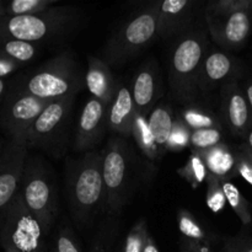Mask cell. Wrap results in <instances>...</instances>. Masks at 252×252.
Masks as SVG:
<instances>
[{
    "label": "cell",
    "mask_w": 252,
    "mask_h": 252,
    "mask_svg": "<svg viewBox=\"0 0 252 252\" xmlns=\"http://www.w3.org/2000/svg\"><path fill=\"white\" fill-rule=\"evenodd\" d=\"M53 252H81L73 229L63 225L54 236Z\"/></svg>",
    "instance_id": "e575fe53"
},
{
    "label": "cell",
    "mask_w": 252,
    "mask_h": 252,
    "mask_svg": "<svg viewBox=\"0 0 252 252\" xmlns=\"http://www.w3.org/2000/svg\"><path fill=\"white\" fill-rule=\"evenodd\" d=\"M148 236H149V233H148L147 220L140 219L128 233L123 244L122 252H143Z\"/></svg>",
    "instance_id": "1f68e13d"
},
{
    "label": "cell",
    "mask_w": 252,
    "mask_h": 252,
    "mask_svg": "<svg viewBox=\"0 0 252 252\" xmlns=\"http://www.w3.org/2000/svg\"><path fill=\"white\" fill-rule=\"evenodd\" d=\"M79 20V9L74 6H53L41 14L0 17V39L39 46L68 36L76 29Z\"/></svg>",
    "instance_id": "277c9868"
},
{
    "label": "cell",
    "mask_w": 252,
    "mask_h": 252,
    "mask_svg": "<svg viewBox=\"0 0 252 252\" xmlns=\"http://www.w3.org/2000/svg\"><path fill=\"white\" fill-rule=\"evenodd\" d=\"M194 2L191 0H165L154 2L153 11L158 19L160 38H170L186 33L192 22Z\"/></svg>",
    "instance_id": "e0dca14e"
},
{
    "label": "cell",
    "mask_w": 252,
    "mask_h": 252,
    "mask_svg": "<svg viewBox=\"0 0 252 252\" xmlns=\"http://www.w3.org/2000/svg\"><path fill=\"white\" fill-rule=\"evenodd\" d=\"M46 238L41 223L29 211L20 193L0 226V245L4 251L48 252Z\"/></svg>",
    "instance_id": "9c48e42d"
},
{
    "label": "cell",
    "mask_w": 252,
    "mask_h": 252,
    "mask_svg": "<svg viewBox=\"0 0 252 252\" xmlns=\"http://www.w3.org/2000/svg\"><path fill=\"white\" fill-rule=\"evenodd\" d=\"M135 112L130 88L118 81L117 93L108 108V129L123 138L130 137Z\"/></svg>",
    "instance_id": "d6986e66"
},
{
    "label": "cell",
    "mask_w": 252,
    "mask_h": 252,
    "mask_svg": "<svg viewBox=\"0 0 252 252\" xmlns=\"http://www.w3.org/2000/svg\"><path fill=\"white\" fill-rule=\"evenodd\" d=\"M179 118L186 125V127L191 132L198 129H207V128L224 129V126L219 118L218 113H214L211 108L196 102L185 105L180 112Z\"/></svg>",
    "instance_id": "7402d4cb"
},
{
    "label": "cell",
    "mask_w": 252,
    "mask_h": 252,
    "mask_svg": "<svg viewBox=\"0 0 252 252\" xmlns=\"http://www.w3.org/2000/svg\"><path fill=\"white\" fill-rule=\"evenodd\" d=\"M224 193H225L226 202L231 207L238 218L240 219L244 225H250L252 223V213H251V204L249 203L248 199L243 196L240 189L230 181H223Z\"/></svg>",
    "instance_id": "83f0119b"
},
{
    "label": "cell",
    "mask_w": 252,
    "mask_h": 252,
    "mask_svg": "<svg viewBox=\"0 0 252 252\" xmlns=\"http://www.w3.org/2000/svg\"><path fill=\"white\" fill-rule=\"evenodd\" d=\"M20 66H21L20 63H17V62L12 61V59L0 54V78L5 79L6 76H9L10 74L16 71Z\"/></svg>",
    "instance_id": "8d00e7d4"
},
{
    "label": "cell",
    "mask_w": 252,
    "mask_h": 252,
    "mask_svg": "<svg viewBox=\"0 0 252 252\" xmlns=\"http://www.w3.org/2000/svg\"><path fill=\"white\" fill-rule=\"evenodd\" d=\"M218 252H231L230 250H229V249L228 248H226V246L225 245H224V248L223 249H221V250L220 251H218Z\"/></svg>",
    "instance_id": "ee69618b"
},
{
    "label": "cell",
    "mask_w": 252,
    "mask_h": 252,
    "mask_svg": "<svg viewBox=\"0 0 252 252\" xmlns=\"http://www.w3.org/2000/svg\"><path fill=\"white\" fill-rule=\"evenodd\" d=\"M241 10H250V0H216L207 5L206 16L223 17Z\"/></svg>",
    "instance_id": "4dcf8cb0"
},
{
    "label": "cell",
    "mask_w": 252,
    "mask_h": 252,
    "mask_svg": "<svg viewBox=\"0 0 252 252\" xmlns=\"http://www.w3.org/2000/svg\"><path fill=\"white\" fill-rule=\"evenodd\" d=\"M180 252H194V251L192 250V249H189L184 241H181V243H180Z\"/></svg>",
    "instance_id": "60d3db41"
},
{
    "label": "cell",
    "mask_w": 252,
    "mask_h": 252,
    "mask_svg": "<svg viewBox=\"0 0 252 252\" xmlns=\"http://www.w3.org/2000/svg\"><path fill=\"white\" fill-rule=\"evenodd\" d=\"M189 140H191V130L180 118H175L174 127L167 142V152H181L186 148H189Z\"/></svg>",
    "instance_id": "d6a6232c"
},
{
    "label": "cell",
    "mask_w": 252,
    "mask_h": 252,
    "mask_svg": "<svg viewBox=\"0 0 252 252\" xmlns=\"http://www.w3.org/2000/svg\"><path fill=\"white\" fill-rule=\"evenodd\" d=\"M208 169L209 175L223 181L238 176L235 161V152L226 143H220L216 147L199 153Z\"/></svg>",
    "instance_id": "ffe728a7"
},
{
    "label": "cell",
    "mask_w": 252,
    "mask_h": 252,
    "mask_svg": "<svg viewBox=\"0 0 252 252\" xmlns=\"http://www.w3.org/2000/svg\"><path fill=\"white\" fill-rule=\"evenodd\" d=\"M85 86L91 94V97H95L110 107L117 93L118 81L113 76L111 66L103 59L90 56L85 73Z\"/></svg>",
    "instance_id": "ac0fdd59"
},
{
    "label": "cell",
    "mask_w": 252,
    "mask_h": 252,
    "mask_svg": "<svg viewBox=\"0 0 252 252\" xmlns=\"http://www.w3.org/2000/svg\"><path fill=\"white\" fill-rule=\"evenodd\" d=\"M208 38L203 30H191L181 34L174 44L169 62V86L177 102H196L199 97L198 81L204 58L208 53Z\"/></svg>",
    "instance_id": "3957f363"
},
{
    "label": "cell",
    "mask_w": 252,
    "mask_h": 252,
    "mask_svg": "<svg viewBox=\"0 0 252 252\" xmlns=\"http://www.w3.org/2000/svg\"><path fill=\"white\" fill-rule=\"evenodd\" d=\"M245 144L248 145L249 148H250V150L252 152V129L250 130V132H249V134L246 135V142H245Z\"/></svg>",
    "instance_id": "b9f144b4"
},
{
    "label": "cell",
    "mask_w": 252,
    "mask_h": 252,
    "mask_svg": "<svg viewBox=\"0 0 252 252\" xmlns=\"http://www.w3.org/2000/svg\"><path fill=\"white\" fill-rule=\"evenodd\" d=\"M49 102L51 101L42 100L14 89L4 98L0 108V126L9 139L25 144L27 133Z\"/></svg>",
    "instance_id": "30bf717a"
},
{
    "label": "cell",
    "mask_w": 252,
    "mask_h": 252,
    "mask_svg": "<svg viewBox=\"0 0 252 252\" xmlns=\"http://www.w3.org/2000/svg\"><path fill=\"white\" fill-rule=\"evenodd\" d=\"M65 191L73 220L80 226L89 225L106 208L102 150H91L66 164Z\"/></svg>",
    "instance_id": "6da1fadb"
},
{
    "label": "cell",
    "mask_w": 252,
    "mask_h": 252,
    "mask_svg": "<svg viewBox=\"0 0 252 252\" xmlns=\"http://www.w3.org/2000/svg\"><path fill=\"white\" fill-rule=\"evenodd\" d=\"M4 252H11V251H4Z\"/></svg>",
    "instance_id": "f6af8a7d"
},
{
    "label": "cell",
    "mask_w": 252,
    "mask_h": 252,
    "mask_svg": "<svg viewBox=\"0 0 252 252\" xmlns=\"http://www.w3.org/2000/svg\"><path fill=\"white\" fill-rule=\"evenodd\" d=\"M158 33V19L152 7L138 12L126 22L107 41L103 48V61L110 66H118L144 52Z\"/></svg>",
    "instance_id": "ba28073f"
},
{
    "label": "cell",
    "mask_w": 252,
    "mask_h": 252,
    "mask_svg": "<svg viewBox=\"0 0 252 252\" xmlns=\"http://www.w3.org/2000/svg\"><path fill=\"white\" fill-rule=\"evenodd\" d=\"M177 174L182 179L186 180V182H189L191 185L192 189H196L203 182H206L209 172L206 164H204L203 159H202L201 154L197 152H192V154L189 155L186 164L177 170Z\"/></svg>",
    "instance_id": "4316f807"
},
{
    "label": "cell",
    "mask_w": 252,
    "mask_h": 252,
    "mask_svg": "<svg viewBox=\"0 0 252 252\" xmlns=\"http://www.w3.org/2000/svg\"><path fill=\"white\" fill-rule=\"evenodd\" d=\"M207 184V193H206V202L208 208L211 209L213 213H219L225 208L228 204L225 198V193H224L223 185H221L220 180L217 177L208 175L206 180Z\"/></svg>",
    "instance_id": "f546056e"
},
{
    "label": "cell",
    "mask_w": 252,
    "mask_h": 252,
    "mask_svg": "<svg viewBox=\"0 0 252 252\" xmlns=\"http://www.w3.org/2000/svg\"><path fill=\"white\" fill-rule=\"evenodd\" d=\"M20 193L48 236L58 217L59 199L56 175L43 158L27 155Z\"/></svg>",
    "instance_id": "8992f818"
},
{
    "label": "cell",
    "mask_w": 252,
    "mask_h": 252,
    "mask_svg": "<svg viewBox=\"0 0 252 252\" xmlns=\"http://www.w3.org/2000/svg\"><path fill=\"white\" fill-rule=\"evenodd\" d=\"M84 86L85 75L75 56L64 51L21 79L15 90L42 100L57 101L76 97Z\"/></svg>",
    "instance_id": "7a4b0ae2"
},
{
    "label": "cell",
    "mask_w": 252,
    "mask_h": 252,
    "mask_svg": "<svg viewBox=\"0 0 252 252\" xmlns=\"http://www.w3.org/2000/svg\"><path fill=\"white\" fill-rule=\"evenodd\" d=\"M223 130L220 128H207L191 132L189 148L192 152L201 153L223 143Z\"/></svg>",
    "instance_id": "f1b7e54d"
},
{
    "label": "cell",
    "mask_w": 252,
    "mask_h": 252,
    "mask_svg": "<svg viewBox=\"0 0 252 252\" xmlns=\"http://www.w3.org/2000/svg\"><path fill=\"white\" fill-rule=\"evenodd\" d=\"M130 137L134 139L137 148L143 153L145 158H148L152 161L161 159L157 144L154 142V138H153L147 115H143L138 111L135 112Z\"/></svg>",
    "instance_id": "603a6c76"
},
{
    "label": "cell",
    "mask_w": 252,
    "mask_h": 252,
    "mask_svg": "<svg viewBox=\"0 0 252 252\" xmlns=\"http://www.w3.org/2000/svg\"><path fill=\"white\" fill-rule=\"evenodd\" d=\"M143 252H159V249H158V245L155 244L154 239L152 238V236H148L147 239V243H145V246H144V250Z\"/></svg>",
    "instance_id": "f35d334b"
},
{
    "label": "cell",
    "mask_w": 252,
    "mask_h": 252,
    "mask_svg": "<svg viewBox=\"0 0 252 252\" xmlns=\"http://www.w3.org/2000/svg\"><path fill=\"white\" fill-rule=\"evenodd\" d=\"M5 91H6V81L5 79L0 78V102L4 101V95H5Z\"/></svg>",
    "instance_id": "ab89813d"
},
{
    "label": "cell",
    "mask_w": 252,
    "mask_h": 252,
    "mask_svg": "<svg viewBox=\"0 0 252 252\" xmlns=\"http://www.w3.org/2000/svg\"><path fill=\"white\" fill-rule=\"evenodd\" d=\"M219 118L234 137L246 138L252 129V111L239 80L225 84L219 91Z\"/></svg>",
    "instance_id": "7c38bea8"
},
{
    "label": "cell",
    "mask_w": 252,
    "mask_h": 252,
    "mask_svg": "<svg viewBox=\"0 0 252 252\" xmlns=\"http://www.w3.org/2000/svg\"><path fill=\"white\" fill-rule=\"evenodd\" d=\"M38 51V44L14 39H0V54L17 62L21 65L33 61Z\"/></svg>",
    "instance_id": "484cf974"
},
{
    "label": "cell",
    "mask_w": 252,
    "mask_h": 252,
    "mask_svg": "<svg viewBox=\"0 0 252 252\" xmlns=\"http://www.w3.org/2000/svg\"><path fill=\"white\" fill-rule=\"evenodd\" d=\"M241 73V63L230 52L209 48L199 75V96L211 95L217 90L220 91L225 84L239 80Z\"/></svg>",
    "instance_id": "4fadbf2b"
},
{
    "label": "cell",
    "mask_w": 252,
    "mask_h": 252,
    "mask_svg": "<svg viewBox=\"0 0 252 252\" xmlns=\"http://www.w3.org/2000/svg\"><path fill=\"white\" fill-rule=\"evenodd\" d=\"M53 6H57V0H0V17L41 14Z\"/></svg>",
    "instance_id": "d4e9b609"
},
{
    "label": "cell",
    "mask_w": 252,
    "mask_h": 252,
    "mask_svg": "<svg viewBox=\"0 0 252 252\" xmlns=\"http://www.w3.org/2000/svg\"><path fill=\"white\" fill-rule=\"evenodd\" d=\"M212 39L223 51H239L248 42L252 29V11L241 10L223 17L206 16Z\"/></svg>",
    "instance_id": "9a60e30c"
},
{
    "label": "cell",
    "mask_w": 252,
    "mask_h": 252,
    "mask_svg": "<svg viewBox=\"0 0 252 252\" xmlns=\"http://www.w3.org/2000/svg\"><path fill=\"white\" fill-rule=\"evenodd\" d=\"M4 143L1 142V140H0V157H1V154H2V150H4Z\"/></svg>",
    "instance_id": "7bdbcfd3"
},
{
    "label": "cell",
    "mask_w": 252,
    "mask_h": 252,
    "mask_svg": "<svg viewBox=\"0 0 252 252\" xmlns=\"http://www.w3.org/2000/svg\"><path fill=\"white\" fill-rule=\"evenodd\" d=\"M29 149L17 140L9 139L0 157V226L21 189L22 174Z\"/></svg>",
    "instance_id": "8fae6325"
},
{
    "label": "cell",
    "mask_w": 252,
    "mask_h": 252,
    "mask_svg": "<svg viewBox=\"0 0 252 252\" xmlns=\"http://www.w3.org/2000/svg\"><path fill=\"white\" fill-rule=\"evenodd\" d=\"M148 122H149V127L155 144L159 150L160 158H162L165 152H167V142H169L170 134H171L175 123L171 106L165 105V103L155 106L148 116Z\"/></svg>",
    "instance_id": "44dd1931"
},
{
    "label": "cell",
    "mask_w": 252,
    "mask_h": 252,
    "mask_svg": "<svg viewBox=\"0 0 252 252\" xmlns=\"http://www.w3.org/2000/svg\"><path fill=\"white\" fill-rule=\"evenodd\" d=\"M138 174V160L132 145L112 137L102 149V176L106 192V211L118 216L129 202Z\"/></svg>",
    "instance_id": "5b68a950"
},
{
    "label": "cell",
    "mask_w": 252,
    "mask_h": 252,
    "mask_svg": "<svg viewBox=\"0 0 252 252\" xmlns=\"http://www.w3.org/2000/svg\"><path fill=\"white\" fill-rule=\"evenodd\" d=\"M75 97L51 101L27 133V149L42 150L54 158L65 154Z\"/></svg>",
    "instance_id": "52a82bcc"
},
{
    "label": "cell",
    "mask_w": 252,
    "mask_h": 252,
    "mask_svg": "<svg viewBox=\"0 0 252 252\" xmlns=\"http://www.w3.org/2000/svg\"><path fill=\"white\" fill-rule=\"evenodd\" d=\"M130 93L138 112L149 116L162 94L161 75L155 59H150L139 66L133 76Z\"/></svg>",
    "instance_id": "2e32d148"
},
{
    "label": "cell",
    "mask_w": 252,
    "mask_h": 252,
    "mask_svg": "<svg viewBox=\"0 0 252 252\" xmlns=\"http://www.w3.org/2000/svg\"><path fill=\"white\" fill-rule=\"evenodd\" d=\"M243 89L244 91H245L246 98H248L249 105H250L251 111H252V79H248V80H245V83H244L243 85Z\"/></svg>",
    "instance_id": "74e56055"
},
{
    "label": "cell",
    "mask_w": 252,
    "mask_h": 252,
    "mask_svg": "<svg viewBox=\"0 0 252 252\" xmlns=\"http://www.w3.org/2000/svg\"><path fill=\"white\" fill-rule=\"evenodd\" d=\"M234 152H235L238 175L252 186V152L250 148L244 143V144L235 148Z\"/></svg>",
    "instance_id": "836d02e7"
},
{
    "label": "cell",
    "mask_w": 252,
    "mask_h": 252,
    "mask_svg": "<svg viewBox=\"0 0 252 252\" xmlns=\"http://www.w3.org/2000/svg\"><path fill=\"white\" fill-rule=\"evenodd\" d=\"M225 246L231 252H252V238L239 235L225 241Z\"/></svg>",
    "instance_id": "d590c367"
},
{
    "label": "cell",
    "mask_w": 252,
    "mask_h": 252,
    "mask_svg": "<svg viewBox=\"0 0 252 252\" xmlns=\"http://www.w3.org/2000/svg\"><path fill=\"white\" fill-rule=\"evenodd\" d=\"M108 106L90 97L84 105L74 133L73 149L79 153L95 150L108 128Z\"/></svg>",
    "instance_id": "5bb4252c"
},
{
    "label": "cell",
    "mask_w": 252,
    "mask_h": 252,
    "mask_svg": "<svg viewBox=\"0 0 252 252\" xmlns=\"http://www.w3.org/2000/svg\"><path fill=\"white\" fill-rule=\"evenodd\" d=\"M177 225L182 239L194 244L212 245L214 236L202 225L198 219L186 209H180L177 213Z\"/></svg>",
    "instance_id": "cb8c5ba5"
}]
</instances>
